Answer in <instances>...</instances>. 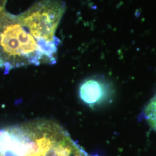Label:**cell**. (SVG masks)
I'll return each instance as SVG.
<instances>
[{
    "mask_svg": "<svg viewBox=\"0 0 156 156\" xmlns=\"http://www.w3.org/2000/svg\"><path fill=\"white\" fill-rule=\"evenodd\" d=\"M66 9L62 0H40L17 15L28 32L46 48L57 54V30Z\"/></svg>",
    "mask_w": 156,
    "mask_h": 156,
    "instance_id": "3",
    "label": "cell"
},
{
    "mask_svg": "<svg viewBox=\"0 0 156 156\" xmlns=\"http://www.w3.org/2000/svg\"><path fill=\"white\" fill-rule=\"evenodd\" d=\"M24 156H93L57 123L38 120L22 125Z\"/></svg>",
    "mask_w": 156,
    "mask_h": 156,
    "instance_id": "2",
    "label": "cell"
},
{
    "mask_svg": "<svg viewBox=\"0 0 156 156\" xmlns=\"http://www.w3.org/2000/svg\"><path fill=\"white\" fill-rule=\"evenodd\" d=\"M79 93L84 102L90 106H94L105 98L106 90L104 84L99 80L90 79L81 84Z\"/></svg>",
    "mask_w": 156,
    "mask_h": 156,
    "instance_id": "5",
    "label": "cell"
},
{
    "mask_svg": "<svg viewBox=\"0 0 156 156\" xmlns=\"http://www.w3.org/2000/svg\"><path fill=\"white\" fill-rule=\"evenodd\" d=\"M23 148L19 126L0 130V156H24Z\"/></svg>",
    "mask_w": 156,
    "mask_h": 156,
    "instance_id": "4",
    "label": "cell"
},
{
    "mask_svg": "<svg viewBox=\"0 0 156 156\" xmlns=\"http://www.w3.org/2000/svg\"><path fill=\"white\" fill-rule=\"evenodd\" d=\"M145 115L151 128L156 131V95L146 106Z\"/></svg>",
    "mask_w": 156,
    "mask_h": 156,
    "instance_id": "6",
    "label": "cell"
},
{
    "mask_svg": "<svg viewBox=\"0 0 156 156\" xmlns=\"http://www.w3.org/2000/svg\"><path fill=\"white\" fill-rule=\"evenodd\" d=\"M7 0H0V13L5 11V6Z\"/></svg>",
    "mask_w": 156,
    "mask_h": 156,
    "instance_id": "7",
    "label": "cell"
},
{
    "mask_svg": "<svg viewBox=\"0 0 156 156\" xmlns=\"http://www.w3.org/2000/svg\"><path fill=\"white\" fill-rule=\"evenodd\" d=\"M57 58L31 35L17 15L0 13V68L5 73L19 67L54 64Z\"/></svg>",
    "mask_w": 156,
    "mask_h": 156,
    "instance_id": "1",
    "label": "cell"
}]
</instances>
